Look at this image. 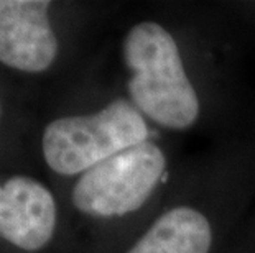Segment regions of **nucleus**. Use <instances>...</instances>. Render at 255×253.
Listing matches in <instances>:
<instances>
[{
	"label": "nucleus",
	"mask_w": 255,
	"mask_h": 253,
	"mask_svg": "<svg viewBox=\"0 0 255 253\" xmlns=\"http://www.w3.org/2000/svg\"><path fill=\"white\" fill-rule=\"evenodd\" d=\"M132 104L158 125L184 130L198 120V92L184 69L173 35L156 21H140L122 43Z\"/></svg>",
	"instance_id": "obj_1"
},
{
	"label": "nucleus",
	"mask_w": 255,
	"mask_h": 253,
	"mask_svg": "<svg viewBox=\"0 0 255 253\" xmlns=\"http://www.w3.org/2000/svg\"><path fill=\"white\" fill-rule=\"evenodd\" d=\"M150 130L132 100L119 97L86 115L59 117L43 130L48 168L61 176L83 174L111 156L146 142Z\"/></svg>",
	"instance_id": "obj_2"
},
{
	"label": "nucleus",
	"mask_w": 255,
	"mask_h": 253,
	"mask_svg": "<svg viewBox=\"0 0 255 253\" xmlns=\"http://www.w3.org/2000/svg\"><path fill=\"white\" fill-rule=\"evenodd\" d=\"M165 169L163 150L146 140L81 174L71 192L73 204L94 219L124 217L148 201Z\"/></svg>",
	"instance_id": "obj_3"
},
{
	"label": "nucleus",
	"mask_w": 255,
	"mask_h": 253,
	"mask_svg": "<svg viewBox=\"0 0 255 253\" xmlns=\"http://www.w3.org/2000/svg\"><path fill=\"white\" fill-rule=\"evenodd\" d=\"M46 0H0V63L21 73H43L58 56Z\"/></svg>",
	"instance_id": "obj_4"
},
{
	"label": "nucleus",
	"mask_w": 255,
	"mask_h": 253,
	"mask_svg": "<svg viewBox=\"0 0 255 253\" xmlns=\"http://www.w3.org/2000/svg\"><path fill=\"white\" fill-rule=\"evenodd\" d=\"M58 225L53 192L31 176L17 174L0 184V239L25 252L50 244Z\"/></svg>",
	"instance_id": "obj_5"
},
{
	"label": "nucleus",
	"mask_w": 255,
	"mask_h": 253,
	"mask_svg": "<svg viewBox=\"0 0 255 253\" xmlns=\"http://www.w3.org/2000/svg\"><path fill=\"white\" fill-rule=\"evenodd\" d=\"M213 227L198 209L176 206L161 214L127 253H209Z\"/></svg>",
	"instance_id": "obj_6"
},
{
	"label": "nucleus",
	"mask_w": 255,
	"mask_h": 253,
	"mask_svg": "<svg viewBox=\"0 0 255 253\" xmlns=\"http://www.w3.org/2000/svg\"><path fill=\"white\" fill-rule=\"evenodd\" d=\"M0 118H2V99H0Z\"/></svg>",
	"instance_id": "obj_7"
}]
</instances>
